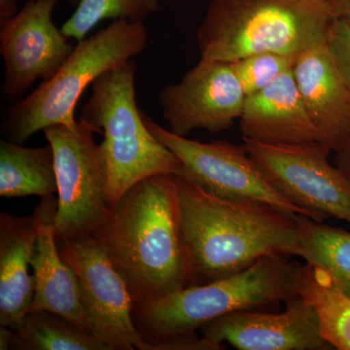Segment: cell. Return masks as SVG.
I'll list each match as a JSON object with an SVG mask.
<instances>
[{
	"label": "cell",
	"mask_w": 350,
	"mask_h": 350,
	"mask_svg": "<svg viewBox=\"0 0 350 350\" xmlns=\"http://www.w3.org/2000/svg\"><path fill=\"white\" fill-rule=\"evenodd\" d=\"M125 280L135 304L188 286L178 191L174 175L138 182L92 232Z\"/></svg>",
	"instance_id": "cell-1"
},
{
	"label": "cell",
	"mask_w": 350,
	"mask_h": 350,
	"mask_svg": "<svg viewBox=\"0 0 350 350\" xmlns=\"http://www.w3.org/2000/svg\"><path fill=\"white\" fill-rule=\"evenodd\" d=\"M174 177L188 286L236 275L262 258L299 256V214L262 202L219 199Z\"/></svg>",
	"instance_id": "cell-2"
},
{
	"label": "cell",
	"mask_w": 350,
	"mask_h": 350,
	"mask_svg": "<svg viewBox=\"0 0 350 350\" xmlns=\"http://www.w3.org/2000/svg\"><path fill=\"white\" fill-rule=\"evenodd\" d=\"M335 19L326 0H213L197 31L200 59L299 55L326 41Z\"/></svg>",
	"instance_id": "cell-3"
},
{
	"label": "cell",
	"mask_w": 350,
	"mask_h": 350,
	"mask_svg": "<svg viewBox=\"0 0 350 350\" xmlns=\"http://www.w3.org/2000/svg\"><path fill=\"white\" fill-rule=\"evenodd\" d=\"M288 257L262 258L236 275L135 304L133 319L138 333L152 350L153 342L196 333L229 313L286 303L298 295L301 268Z\"/></svg>",
	"instance_id": "cell-4"
},
{
	"label": "cell",
	"mask_w": 350,
	"mask_h": 350,
	"mask_svg": "<svg viewBox=\"0 0 350 350\" xmlns=\"http://www.w3.org/2000/svg\"><path fill=\"white\" fill-rule=\"evenodd\" d=\"M133 59L103 73L92 85L81 117L103 135L107 200L114 206L138 182L154 175H177L181 163L145 125L135 100Z\"/></svg>",
	"instance_id": "cell-5"
},
{
	"label": "cell",
	"mask_w": 350,
	"mask_h": 350,
	"mask_svg": "<svg viewBox=\"0 0 350 350\" xmlns=\"http://www.w3.org/2000/svg\"><path fill=\"white\" fill-rule=\"evenodd\" d=\"M148 42L144 23L115 20L77 42L56 75L41 82L7 112L5 140L23 144L39 131L55 125L73 126L75 109L85 90L103 73L128 63Z\"/></svg>",
	"instance_id": "cell-6"
},
{
	"label": "cell",
	"mask_w": 350,
	"mask_h": 350,
	"mask_svg": "<svg viewBox=\"0 0 350 350\" xmlns=\"http://www.w3.org/2000/svg\"><path fill=\"white\" fill-rule=\"evenodd\" d=\"M54 152L57 185V239L92 234L107 217V167L94 133L80 117L73 126L55 125L43 130Z\"/></svg>",
	"instance_id": "cell-7"
},
{
	"label": "cell",
	"mask_w": 350,
	"mask_h": 350,
	"mask_svg": "<svg viewBox=\"0 0 350 350\" xmlns=\"http://www.w3.org/2000/svg\"><path fill=\"white\" fill-rule=\"evenodd\" d=\"M142 117L152 135L180 162V172L174 176L219 199L262 202L284 213L310 217L305 209L292 204L271 185L244 144L225 140L196 142L163 128L144 112Z\"/></svg>",
	"instance_id": "cell-8"
},
{
	"label": "cell",
	"mask_w": 350,
	"mask_h": 350,
	"mask_svg": "<svg viewBox=\"0 0 350 350\" xmlns=\"http://www.w3.org/2000/svg\"><path fill=\"white\" fill-rule=\"evenodd\" d=\"M243 139L251 158L283 197L317 222L336 217L350 224V182L329 162L330 147L321 142L269 145Z\"/></svg>",
	"instance_id": "cell-9"
},
{
	"label": "cell",
	"mask_w": 350,
	"mask_h": 350,
	"mask_svg": "<svg viewBox=\"0 0 350 350\" xmlns=\"http://www.w3.org/2000/svg\"><path fill=\"white\" fill-rule=\"evenodd\" d=\"M59 255L75 271L92 331L109 350H151L133 319L135 301L125 280L91 234L57 239Z\"/></svg>",
	"instance_id": "cell-10"
},
{
	"label": "cell",
	"mask_w": 350,
	"mask_h": 350,
	"mask_svg": "<svg viewBox=\"0 0 350 350\" xmlns=\"http://www.w3.org/2000/svg\"><path fill=\"white\" fill-rule=\"evenodd\" d=\"M57 2L29 0L13 17L0 24L3 93L7 98L23 96L38 80H49L75 49L53 22Z\"/></svg>",
	"instance_id": "cell-11"
},
{
	"label": "cell",
	"mask_w": 350,
	"mask_h": 350,
	"mask_svg": "<svg viewBox=\"0 0 350 350\" xmlns=\"http://www.w3.org/2000/svg\"><path fill=\"white\" fill-rule=\"evenodd\" d=\"M245 98L230 63L204 59L159 96L169 130L180 137L196 130H229L239 120Z\"/></svg>",
	"instance_id": "cell-12"
},
{
	"label": "cell",
	"mask_w": 350,
	"mask_h": 350,
	"mask_svg": "<svg viewBox=\"0 0 350 350\" xmlns=\"http://www.w3.org/2000/svg\"><path fill=\"white\" fill-rule=\"evenodd\" d=\"M280 313L241 310L209 322L202 336L225 349L224 342L239 350H330L323 338L319 314L297 295Z\"/></svg>",
	"instance_id": "cell-13"
},
{
	"label": "cell",
	"mask_w": 350,
	"mask_h": 350,
	"mask_svg": "<svg viewBox=\"0 0 350 350\" xmlns=\"http://www.w3.org/2000/svg\"><path fill=\"white\" fill-rule=\"evenodd\" d=\"M243 138L269 145L320 142V135L301 100L293 69L257 93L248 94L239 117Z\"/></svg>",
	"instance_id": "cell-14"
},
{
	"label": "cell",
	"mask_w": 350,
	"mask_h": 350,
	"mask_svg": "<svg viewBox=\"0 0 350 350\" xmlns=\"http://www.w3.org/2000/svg\"><path fill=\"white\" fill-rule=\"evenodd\" d=\"M293 75L320 142L336 150L350 133V90L326 41L299 54Z\"/></svg>",
	"instance_id": "cell-15"
},
{
	"label": "cell",
	"mask_w": 350,
	"mask_h": 350,
	"mask_svg": "<svg viewBox=\"0 0 350 350\" xmlns=\"http://www.w3.org/2000/svg\"><path fill=\"white\" fill-rule=\"evenodd\" d=\"M41 200L38 206V239L31 264L34 296L29 312L48 310L57 313L93 333L83 306L77 276L61 257L57 248L55 224L57 200L51 196Z\"/></svg>",
	"instance_id": "cell-16"
},
{
	"label": "cell",
	"mask_w": 350,
	"mask_h": 350,
	"mask_svg": "<svg viewBox=\"0 0 350 350\" xmlns=\"http://www.w3.org/2000/svg\"><path fill=\"white\" fill-rule=\"evenodd\" d=\"M39 213L0 214V326L16 330L29 312L34 296L29 275L38 234Z\"/></svg>",
	"instance_id": "cell-17"
},
{
	"label": "cell",
	"mask_w": 350,
	"mask_h": 350,
	"mask_svg": "<svg viewBox=\"0 0 350 350\" xmlns=\"http://www.w3.org/2000/svg\"><path fill=\"white\" fill-rule=\"evenodd\" d=\"M57 193L54 152L50 144L27 148L8 140L0 142V196L44 198Z\"/></svg>",
	"instance_id": "cell-18"
},
{
	"label": "cell",
	"mask_w": 350,
	"mask_h": 350,
	"mask_svg": "<svg viewBox=\"0 0 350 350\" xmlns=\"http://www.w3.org/2000/svg\"><path fill=\"white\" fill-rule=\"evenodd\" d=\"M299 256L323 269L334 285L350 298V232L297 215Z\"/></svg>",
	"instance_id": "cell-19"
},
{
	"label": "cell",
	"mask_w": 350,
	"mask_h": 350,
	"mask_svg": "<svg viewBox=\"0 0 350 350\" xmlns=\"http://www.w3.org/2000/svg\"><path fill=\"white\" fill-rule=\"evenodd\" d=\"M9 349L109 350L91 332L48 310L27 312L19 327L12 330Z\"/></svg>",
	"instance_id": "cell-20"
},
{
	"label": "cell",
	"mask_w": 350,
	"mask_h": 350,
	"mask_svg": "<svg viewBox=\"0 0 350 350\" xmlns=\"http://www.w3.org/2000/svg\"><path fill=\"white\" fill-rule=\"evenodd\" d=\"M297 293L317 310L322 336L333 349L350 350V298L330 276L306 262L301 268Z\"/></svg>",
	"instance_id": "cell-21"
},
{
	"label": "cell",
	"mask_w": 350,
	"mask_h": 350,
	"mask_svg": "<svg viewBox=\"0 0 350 350\" xmlns=\"http://www.w3.org/2000/svg\"><path fill=\"white\" fill-rule=\"evenodd\" d=\"M161 3V0H79L75 13L61 29L69 39L80 42L103 21L144 23L159 10Z\"/></svg>",
	"instance_id": "cell-22"
},
{
	"label": "cell",
	"mask_w": 350,
	"mask_h": 350,
	"mask_svg": "<svg viewBox=\"0 0 350 350\" xmlns=\"http://www.w3.org/2000/svg\"><path fill=\"white\" fill-rule=\"evenodd\" d=\"M298 56L262 52L241 57L230 64L241 82L244 93L248 96L261 91L280 76L292 70Z\"/></svg>",
	"instance_id": "cell-23"
},
{
	"label": "cell",
	"mask_w": 350,
	"mask_h": 350,
	"mask_svg": "<svg viewBox=\"0 0 350 350\" xmlns=\"http://www.w3.org/2000/svg\"><path fill=\"white\" fill-rule=\"evenodd\" d=\"M327 47L332 57L350 90V25L335 19L329 29Z\"/></svg>",
	"instance_id": "cell-24"
},
{
	"label": "cell",
	"mask_w": 350,
	"mask_h": 350,
	"mask_svg": "<svg viewBox=\"0 0 350 350\" xmlns=\"http://www.w3.org/2000/svg\"><path fill=\"white\" fill-rule=\"evenodd\" d=\"M335 152V165L350 182V133Z\"/></svg>",
	"instance_id": "cell-25"
},
{
	"label": "cell",
	"mask_w": 350,
	"mask_h": 350,
	"mask_svg": "<svg viewBox=\"0 0 350 350\" xmlns=\"http://www.w3.org/2000/svg\"><path fill=\"white\" fill-rule=\"evenodd\" d=\"M336 19L344 21L350 25V0H338L333 4Z\"/></svg>",
	"instance_id": "cell-26"
},
{
	"label": "cell",
	"mask_w": 350,
	"mask_h": 350,
	"mask_svg": "<svg viewBox=\"0 0 350 350\" xmlns=\"http://www.w3.org/2000/svg\"><path fill=\"white\" fill-rule=\"evenodd\" d=\"M18 12L16 0H0V24Z\"/></svg>",
	"instance_id": "cell-27"
},
{
	"label": "cell",
	"mask_w": 350,
	"mask_h": 350,
	"mask_svg": "<svg viewBox=\"0 0 350 350\" xmlns=\"http://www.w3.org/2000/svg\"><path fill=\"white\" fill-rule=\"evenodd\" d=\"M12 330L7 327H0V350H8Z\"/></svg>",
	"instance_id": "cell-28"
},
{
	"label": "cell",
	"mask_w": 350,
	"mask_h": 350,
	"mask_svg": "<svg viewBox=\"0 0 350 350\" xmlns=\"http://www.w3.org/2000/svg\"><path fill=\"white\" fill-rule=\"evenodd\" d=\"M68 1L71 4H77L79 0H68Z\"/></svg>",
	"instance_id": "cell-29"
},
{
	"label": "cell",
	"mask_w": 350,
	"mask_h": 350,
	"mask_svg": "<svg viewBox=\"0 0 350 350\" xmlns=\"http://www.w3.org/2000/svg\"><path fill=\"white\" fill-rule=\"evenodd\" d=\"M326 1L330 2L331 4H334L335 2H337L338 0H326Z\"/></svg>",
	"instance_id": "cell-30"
},
{
	"label": "cell",
	"mask_w": 350,
	"mask_h": 350,
	"mask_svg": "<svg viewBox=\"0 0 350 350\" xmlns=\"http://www.w3.org/2000/svg\"><path fill=\"white\" fill-rule=\"evenodd\" d=\"M169 1V0H161V2H167Z\"/></svg>",
	"instance_id": "cell-31"
}]
</instances>
